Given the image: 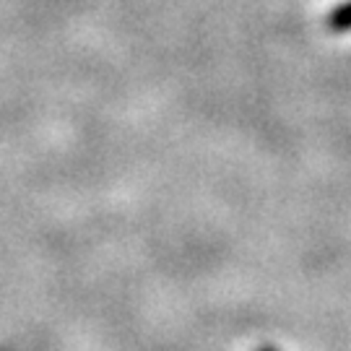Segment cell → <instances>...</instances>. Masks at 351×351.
I'll return each instance as SVG.
<instances>
[{"instance_id":"1","label":"cell","mask_w":351,"mask_h":351,"mask_svg":"<svg viewBox=\"0 0 351 351\" xmlns=\"http://www.w3.org/2000/svg\"><path fill=\"white\" fill-rule=\"evenodd\" d=\"M326 24H328V29L336 32V34H346V32H351V0L341 3V5H336L333 11L328 13Z\"/></svg>"},{"instance_id":"2","label":"cell","mask_w":351,"mask_h":351,"mask_svg":"<svg viewBox=\"0 0 351 351\" xmlns=\"http://www.w3.org/2000/svg\"><path fill=\"white\" fill-rule=\"evenodd\" d=\"M258 351H276V349H274V346H261Z\"/></svg>"}]
</instances>
